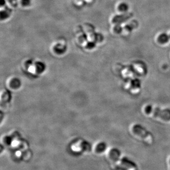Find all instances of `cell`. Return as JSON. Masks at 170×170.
<instances>
[{
    "label": "cell",
    "mask_w": 170,
    "mask_h": 170,
    "mask_svg": "<svg viewBox=\"0 0 170 170\" xmlns=\"http://www.w3.org/2000/svg\"><path fill=\"white\" fill-rule=\"evenodd\" d=\"M169 35H170V34H169Z\"/></svg>",
    "instance_id": "cell-16"
},
{
    "label": "cell",
    "mask_w": 170,
    "mask_h": 170,
    "mask_svg": "<svg viewBox=\"0 0 170 170\" xmlns=\"http://www.w3.org/2000/svg\"><path fill=\"white\" fill-rule=\"evenodd\" d=\"M141 81L138 78L132 79L129 83V89L132 93H138L141 89Z\"/></svg>",
    "instance_id": "cell-4"
},
{
    "label": "cell",
    "mask_w": 170,
    "mask_h": 170,
    "mask_svg": "<svg viewBox=\"0 0 170 170\" xmlns=\"http://www.w3.org/2000/svg\"><path fill=\"white\" fill-rule=\"evenodd\" d=\"M8 1L12 6H16L17 5V0H8Z\"/></svg>",
    "instance_id": "cell-13"
},
{
    "label": "cell",
    "mask_w": 170,
    "mask_h": 170,
    "mask_svg": "<svg viewBox=\"0 0 170 170\" xmlns=\"http://www.w3.org/2000/svg\"><path fill=\"white\" fill-rule=\"evenodd\" d=\"M168 166H169V170H170V157L169 158V160H168Z\"/></svg>",
    "instance_id": "cell-15"
},
{
    "label": "cell",
    "mask_w": 170,
    "mask_h": 170,
    "mask_svg": "<svg viewBox=\"0 0 170 170\" xmlns=\"http://www.w3.org/2000/svg\"><path fill=\"white\" fill-rule=\"evenodd\" d=\"M110 151V152H109V157L111 160L115 161V160H118V159H119V157L121 156L120 155L121 153L118 149L113 148Z\"/></svg>",
    "instance_id": "cell-7"
},
{
    "label": "cell",
    "mask_w": 170,
    "mask_h": 170,
    "mask_svg": "<svg viewBox=\"0 0 170 170\" xmlns=\"http://www.w3.org/2000/svg\"><path fill=\"white\" fill-rule=\"evenodd\" d=\"M157 40L159 44L161 45H165V44H167L170 41V35L166 33H163L160 34L158 36Z\"/></svg>",
    "instance_id": "cell-5"
},
{
    "label": "cell",
    "mask_w": 170,
    "mask_h": 170,
    "mask_svg": "<svg viewBox=\"0 0 170 170\" xmlns=\"http://www.w3.org/2000/svg\"><path fill=\"white\" fill-rule=\"evenodd\" d=\"M21 4L24 7H28L31 4V0H21Z\"/></svg>",
    "instance_id": "cell-12"
},
{
    "label": "cell",
    "mask_w": 170,
    "mask_h": 170,
    "mask_svg": "<svg viewBox=\"0 0 170 170\" xmlns=\"http://www.w3.org/2000/svg\"><path fill=\"white\" fill-rule=\"evenodd\" d=\"M1 7H3V6H4L6 4V0H1Z\"/></svg>",
    "instance_id": "cell-14"
},
{
    "label": "cell",
    "mask_w": 170,
    "mask_h": 170,
    "mask_svg": "<svg viewBox=\"0 0 170 170\" xmlns=\"http://www.w3.org/2000/svg\"><path fill=\"white\" fill-rule=\"evenodd\" d=\"M106 147H107L106 144L103 142H101L98 143L96 145V147L95 148V152L97 154H102L103 152H106Z\"/></svg>",
    "instance_id": "cell-8"
},
{
    "label": "cell",
    "mask_w": 170,
    "mask_h": 170,
    "mask_svg": "<svg viewBox=\"0 0 170 170\" xmlns=\"http://www.w3.org/2000/svg\"><path fill=\"white\" fill-rule=\"evenodd\" d=\"M113 30L115 33L119 34L123 31V28L121 24H115L113 28Z\"/></svg>",
    "instance_id": "cell-11"
},
{
    "label": "cell",
    "mask_w": 170,
    "mask_h": 170,
    "mask_svg": "<svg viewBox=\"0 0 170 170\" xmlns=\"http://www.w3.org/2000/svg\"><path fill=\"white\" fill-rule=\"evenodd\" d=\"M131 131L135 136L142 139L148 144H152L154 141L152 135L140 124H134L131 128Z\"/></svg>",
    "instance_id": "cell-2"
},
{
    "label": "cell",
    "mask_w": 170,
    "mask_h": 170,
    "mask_svg": "<svg viewBox=\"0 0 170 170\" xmlns=\"http://www.w3.org/2000/svg\"><path fill=\"white\" fill-rule=\"evenodd\" d=\"M138 22L136 20L131 21V22L128 23L124 26V29L128 32H130L133 31V29H136L138 26Z\"/></svg>",
    "instance_id": "cell-6"
},
{
    "label": "cell",
    "mask_w": 170,
    "mask_h": 170,
    "mask_svg": "<svg viewBox=\"0 0 170 170\" xmlns=\"http://www.w3.org/2000/svg\"><path fill=\"white\" fill-rule=\"evenodd\" d=\"M12 10L10 9L9 7H6L4 10H1V20H5L6 18H8L10 16L12 13Z\"/></svg>",
    "instance_id": "cell-9"
},
{
    "label": "cell",
    "mask_w": 170,
    "mask_h": 170,
    "mask_svg": "<svg viewBox=\"0 0 170 170\" xmlns=\"http://www.w3.org/2000/svg\"><path fill=\"white\" fill-rule=\"evenodd\" d=\"M118 9L119 12L122 13L127 12L129 9V5L125 2H121L118 5Z\"/></svg>",
    "instance_id": "cell-10"
},
{
    "label": "cell",
    "mask_w": 170,
    "mask_h": 170,
    "mask_svg": "<svg viewBox=\"0 0 170 170\" xmlns=\"http://www.w3.org/2000/svg\"><path fill=\"white\" fill-rule=\"evenodd\" d=\"M133 16V14L131 12L123 13L119 15H115L112 19V22L114 24H121L131 18Z\"/></svg>",
    "instance_id": "cell-3"
},
{
    "label": "cell",
    "mask_w": 170,
    "mask_h": 170,
    "mask_svg": "<svg viewBox=\"0 0 170 170\" xmlns=\"http://www.w3.org/2000/svg\"><path fill=\"white\" fill-rule=\"evenodd\" d=\"M144 111L147 115L155 118L161 119L164 122L170 121V110L169 109H162L152 105H147L144 108Z\"/></svg>",
    "instance_id": "cell-1"
}]
</instances>
